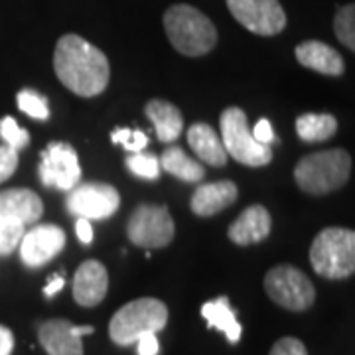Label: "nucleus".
I'll return each instance as SVG.
<instances>
[{
  "mask_svg": "<svg viewBox=\"0 0 355 355\" xmlns=\"http://www.w3.org/2000/svg\"><path fill=\"white\" fill-rule=\"evenodd\" d=\"M53 69L64 87L79 97L101 95L111 77L107 55L77 34L60 38L53 53Z\"/></svg>",
  "mask_w": 355,
  "mask_h": 355,
  "instance_id": "obj_1",
  "label": "nucleus"
},
{
  "mask_svg": "<svg viewBox=\"0 0 355 355\" xmlns=\"http://www.w3.org/2000/svg\"><path fill=\"white\" fill-rule=\"evenodd\" d=\"M164 28L170 44L184 55L200 58L216 48V26L190 4L170 6L164 14Z\"/></svg>",
  "mask_w": 355,
  "mask_h": 355,
  "instance_id": "obj_2",
  "label": "nucleus"
},
{
  "mask_svg": "<svg viewBox=\"0 0 355 355\" xmlns=\"http://www.w3.org/2000/svg\"><path fill=\"white\" fill-rule=\"evenodd\" d=\"M352 174V156L343 148H331L304 156L294 168L298 188L310 196H324L342 188Z\"/></svg>",
  "mask_w": 355,
  "mask_h": 355,
  "instance_id": "obj_3",
  "label": "nucleus"
},
{
  "mask_svg": "<svg viewBox=\"0 0 355 355\" xmlns=\"http://www.w3.org/2000/svg\"><path fill=\"white\" fill-rule=\"evenodd\" d=\"M310 263L324 279L342 280L355 270V233L345 227L322 229L310 247Z\"/></svg>",
  "mask_w": 355,
  "mask_h": 355,
  "instance_id": "obj_4",
  "label": "nucleus"
},
{
  "mask_svg": "<svg viewBox=\"0 0 355 355\" xmlns=\"http://www.w3.org/2000/svg\"><path fill=\"white\" fill-rule=\"evenodd\" d=\"M168 324V308L158 298H139L123 308L109 322V336L116 345L137 343L144 334H158Z\"/></svg>",
  "mask_w": 355,
  "mask_h": 355,
  "instance_id": "obj_5",
  "label": "nucleus"
},
{
  "mask_svg": "<svg viewBox=\"0 0 355 355\" xmlns=\"http://www.w3.org/2000/svg\"><path fill=\"white\" fill-rule=\"evenodd\" d=\"M219 127H221V142L223 148L231 158H235L237 162L245 166H266L272 160V150L270 146L259 144L254 140L253 132L249 130L247 125V114L239 107H229L221 113L219 119Z\"/></svg>",
  "mask_w": 355,
  "mask_h": 355,
  "instance_id": "obj_6",
  "label": "nucleus"
},
{
  "mask_svg": "<svg viewBox=\"0 0 355 355\" xmlns=\"http://www.w3.org/2000/svg\"><path fill=\"white\" fill-rule=\"evenodd\" d=\"M265 292L275 304L291 312H304L316 300V288L312 280L292 265L270 268L265 277Z\"/></svg>",
  "mask_w": 355,
  "mask_h": 355,
  "instance_id": "obj_7",
  "label": "nucleus"
},
{
  "mask_svg": "<svg viewBox=\"0 0 355 355\" xmlns=\"http://www.w3.org/2000/svg\"><path fill=\"white\" fill-rule=\"evenodd\" d=\"M127 235L137 247L164 249L174 239L176 225L166 205L142 203L128 219Z\"/></svg>",
  "mask_w": 355,
  "mask_h": 355,
  "instance_id": "obj_8",
  "label": "nucleus"
},
{
  "mask_svg": "<svg viewBox=\"0 0 355 355\" xmlns=\"http://www.w3.org/2000/svg\"><path fill=\"white\" fill-rule=\"evenodd\" d=\"M38 174L46 188L73 190L81 180V166L73 146L67 142H50L42 150Z\"/></svg>",
  "mask_w": 355,
  "mask_h": 355,
  "instance_id": "obj_9",
  "label": "nucleus"
},
{
  "mask_svg": "<svg viewBox=\"0 0 355 355\" xmlns=\"http://www.w3.org/2000/svg\"><path fill=\"white\" fill-rule=\"evenodd\" d=\"M121 205V196L109 184L101 182H85L77 184L65 200V207L71 216L83 219H107L116 214Z\"/></svg>",
  "mask_w": 355,
  "mask_h": 355,
  "instance_id": "obj_10",
  "label": "nucleus"
},
{
  "mask_svg": "<svg viewBox=\"0 0 355 355\" xmlns=\"http://www.w3.org/2000/svg\"><path fill=\"white\" fill-rule=\"evenodd\" d=\"M229 12L259 36H277L286 26V14L279 0H227Z\"/></svg>",
  "mask_w": 355,
  "mask_h": 355,
  "instance_id": "obj_11",
  "label": "nucleus"
},
{
  "mask_svg": "<svg viewBox=\"0 0 355 355\" xmlns=\"http://www.w3.org/2000/svg\"><path fill=\"white\" fill-rule=\"evenodd\" d=\"M22 263L30 268L44 266L55 254H60L65 247V231L58 225H36L30 231H24L18 243Z\"/></svg>",
  "mask_w": 355,
  "mask_h": 355,
  "instance_id": "obj_12",
  "label": "nucleus"
},
{
  "mask_svg": "<svg viewBox=\"0 0 355 355\" xmlns=\"http://www.w3.org/2000/svg\"><path fill=\"white\" fill-rule=\"evenodd\" d=\"M109 291L107 268L95 259L81 263L73 277V298L83 308H93L101 304Z\"/></svg>",
  "mask_w": 355,
  "mask_h": 355,
  "instance_id": "obj_13",
  "label": "nucleus"
},
{
  "mask_svg": "<svg viewBox=\"0 0 355 355\" xmlns=\"http://www.w3.org/2000/svg\"><path fill=\"white\" fill-rule=\"evenodd\" d=\"M42 214H44V203L36 191L26 188L0 191V217L28 227L34 225Z\"/></svg>",
  "mask_w": 355,
  "mask_h": 355,
  "instance_id": "obj_14",
  "label": "nucleus"
},
{
  "mask_svg": "<svg viewBox=\"0 0 355 355\" xmlns=\"http://www.w3.org/2000/svg\"><path fill=\"white\" fill-rule=\"evenodd\" d=\"M38 340L48 355H83L81 336L69 320H48L38 328Z\"/></svg>",
  "mask_w": 355,
  "mask_h": 355,
  "instance_id": "obj_15",
  "label": "nucleus"
},
{
  "mask_svg": "<svg viewBox=\"0 0 355 355\" xmlns=\"http://www.w3.org/2000/svg\"><path fill=\"white\" fill-rule=\"evenodd\" d=\"M272 227L270 214L263 205H251L237 217L227 229V235L235 245H253L268 237Z\"/></svg>",
  "mask_w": 355,
  "mask_h": 355,
  "instance_id": "obj_16",
  "label": "nucleus"
},
{
  "mask_svg": "<svg viewBox=\"0 0 355 355\" xmlns=\"http://www.w3.org/2000/svg\"><path fill=\"white\" fill-rule=\"evenodd\" d=\"M239 190L231 180L203 184L191 196V211L200 217H211L237 202Z\"/></svg>",
  "mask_w": 355,
  "mask_h": 355,
  "instance_id": "obj_17",
  "label": "nucleus"
},
{
  "mask_svg": "<svg viewBox=\"0 0 355 355\" xmlns=\"http://www.w3.org/2000/svg\"><path fill=\"white\" fill-rule=\"evenodd\" d=\"M296 60L300 65H304L312 71H318V73H324V76L338 77L342 76L345 69L340 51H336L331 46L318 42V40H310V42L296 46Z\"/></svg>",
  "mask_w": 355,
  "mask_h": 355,
  "instance_id": "obj_18",
  "label": "nucleus"
},
{
  "mask_svg": "<svg viewBox=\"0 0 355 355\" xmlns=\"http://www.w3.org/2000/svg\"><path fill=\"white\" fill-rule=\"evenodd\" d=\"M188 142L196 156L209 166L227 164V153L223 148V142L214 128L205 123H196L188 130Z\"/></svg>",
  "mask_w": 355,
  "mask_h": 355,
  "instance_id": "obj_19",
  "label": "nucleus"
},
{
  "mask_svg": "<svg viewBox=\"0 0 355 355\" xmlns=\"http://www.w3.org/2000/svg\"><path fill=\"white\" fill-rule=\"evenodd\" d=\"M146 116L154 125L156 137L160 142H174L184 130V116L180 109L172 103L162 101V99H153L144 107Z\"/></svg>",
  "mask_w": 355,
  "mask_h": 355,
  "instance_id": "obj_20",
  "label": "nucleus"
},
{
  "mask_svg": "<svg viewBox=\"0 0 355 355\" xmlns=\"http://www.w3.org/2000/svg\"><path fill=\"white\" fill-rule=\"evenodd\" d=\"M202 316L209 328L223 331L229 343H237L241 340V324L235 316V310L229 304L227 296H219L202 306Z\"/></svg>",
  "mask_w": 355,
  "mask_h": 355,
  "instance_id": "obj_21",
  "label": "nucleus"
},
{
  "mask_svg": "<svg viewBox=\"0 0 355 355\" xmlns=\"http://www.w3.org/2000/svg\"><path fill=\"white\" fill-rule=\"evenodd\" d=\"M160 168H164L168 174L180 178L184 182H202L205 176V170L200 162H196L188 154L184 153L180 146L166 148L160 156Z\"/></svg>",
  "mask_w": 355,
  "mask_h": 355,
  "instance_id": "obj_22",
  "label": "nucleus"
},
{
  "mask_svg": "<svg viewBox=\"0 0 355 355\" xmlns=\"http://www.w3.org/2000/svg\"><path fill=\"white\" fill-rule=\"evenodd\" d=\"M338 130V121L334 114L306 113L296 119V132L304 142H324L330 140Z\"/></svg>",
  "mask_w": 355,
  "mask_h": 355,
  "instance_id": "obj_23",
  "label": "nucleus"
},
{
  "mask_svg": "<svg viewBox=\"0 0 355 355\" xmlns=\"http://www.w3.org/2000/svg\"><path fill=\"white\" fill-rule=\"evenodd\" d=\"M18 101V109L26 113L32 119L38 121H46L50 116V107H48V99L44 95H40L34 89H22L16 97Z\"/></svg>",
  "mask_w": 355,
  "mask_h": 355,
  "instance_id": "obj_24",
  "label": "nucleus"
},
{
  "mask_svg": "<svg viewBox=\"0 0 355 355\" xmlns=\"http://www.w3.org/2000/svg\"><path fill=\"white\" fill-rule=\"evenodd\" d=\"M334 30H336V36L338 40L345 44L349 50H355V8L354 4H347L342 6L338 14H336V20H334Z\"/></svg>",
  "mask_w": 355,
  "mask_h": 355,
  "instance_id": "obj_25",
  "label": "nucleus"
},
{
  "mask_svg": "<svg viewBox=\"0 0 355 355\" xmlns=\"http://www.w3.org/2000/svg\"><path fill=\"white\" fill-rule=\"evenodd\" d=\"M127 168L135 176L144 178V180H158L160 178V162L158 158L148 153H135L127 158Z\"/></svg>",
  "mask_w": 355,
  "mask_h": 355,
  "instance_id": "obj_26",
  "label": "nucleus"
},
{
  "mask_svg": "<svg viewBox=\"0 0 355 355\" xmlns=\"http://www.w3.org/2000/svg\"><path fill=\"white\" fill-rule=\"evenodd\" d=\"M0 139L4 140L6 146H10L12 150L18 153V150H22V148L28 146L30 135L22 127H18V123L14 121L12 116H4L0 121Z\"/></svg>",
  "mask_w": 355,
  "mask_h": 355,
  "instance_id": "obj_27",
  "label": "nucleus"
},
{
  "mask_svg": "<svg viewBox=\"0 0 355 355\" xmlns=\"http://www.w3.org/2000/svg\"><path fill=\"white\" fill-rule=\"evenodd\" d=\"M111 140L114 144L125 146L128 153H142L148 146V137L142 130H132V128H114L111 132Z\"/></svg>",
  "mask_w": 355,
  "mask_h": 355,
  "instance_id": "obj_28",
  "label": "nucleus"
},
{
  "mask_svg": "<svg viewBox=\"0 0 355 355\" xmlns=\"http://www.w3.org/2000/svg\"><path fill=\"white\" fill-rule=\"evenodd\" d=\"M24 229L20 223L0 217V254H10L16 251L18 243L24 235Z\"/></svg>",
  "mask_w": 355,
  "mask_h": 355,
  "instance_id": "obj_29",
  "label": "nucleus"
},
{
  "mask_svg": "<svg viewBox=\"0 0 355 355\" xmlns=\"http://www.w3.org/2000/svg\"><path fill=\"white\" fill-rule=\"evenodd\" d=\"M16 168H18V153L10 146L2 144L0 146V184L12 176Z\"/></svg>",
  "mask_w": 355,
  "mask_h": 355,
  "instance_id": "obj_30",
  "label": "nucleus"
},
{
  "mask_svg": "<svg viewBox=\"0 0 355 355\" xmlns=\"http://www.w3.org/2000/svg\"><path fill=\"white\" fill-rule=\"evenodd\" d=\"M270 355H308L306 345L296 338H280L279 342L272 345Z\"/></svg>",
  "mask_w": 355,
  "mask_h": 355,
  "instance_id": "obj_31",
  "label": "nucleus"
},
{
  "mask_svg": "<svg viewBox=\"0 0 355 355\" xmlns=\"http://www.w3.org/2000/svg\"><path fill=\"white\" fill-rule=\"evenodd\" d=\"M253 137L259 144H265V146H270L277 137H275V130H272V125L268 123V119H261L253 128Z\"/></svg>",
  "mask_w": 355,
  "mask_h": 355,
  "instance_id": "obj_32",
  "label": "nucleus"
},
{
  "mask_svg": "<svg viewBox=\"0 0 355 355\" xmlns=\"http://www.w3.org/2000/svg\"><path fill=\"white\" fill-rule=\"evenodd\" d=\"M137 352L139 355H158L160 354V342L158 334H144L137 340Z\"/></svg>",
  "mask_w": 355,
  "mask_h": 355,
  "instance_id": "obj_33",
  "label": "nucleus"
},
{
  "mask_svg": "<svg viewBox=\"0 0 355 355\" xmlns=\"http://www.w3.org/2000/svg\"><path fill=\"white\" fill-rule=\"evenodd\" d=\"M76 235L77 239L81 243H89L93 241V229H91V221L89 219H83V217H77V223H76Z\"/></svg>",
  "mask_w": 355,
  "mask_h": 355,
  "instance_id": "obj_34",
  "label": "nucleus"
},
{
  "mask_svg": "<svg viewBox=\"0 0 355 355\" xmlns=\"http://www.w3.org/2000/svg\"><path fill=\"white\" fill-rule=\"evenodd\" d=\"M14 334L6 326H0V355H12Z\"/></svg>",
  "mask_w": 355,
  "mask_h": 355,
  "instance_id": "obj_35",
  "label": "nucleus"
},
{
  "mask_svg": "<svg viewBox=\"0 0 355 355\" xmlns=\"http://www.w3.org/2000/svg\"><path fill=\"white\" fill-rule=\"evenodd\" d=\"M64 286H65V275H62V272H60V275H53L50 282L44 286V296H46V298H53V296L62 291Z\"/></svg>",
  "mask_w": 355,
  "mask_h": 355,
  "instance_id": "obj_36",
  "label": "nucleus"
}]
</instances>
